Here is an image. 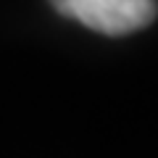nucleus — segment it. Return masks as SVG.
<instances>
[{"label": "nucleus", "instance_id": "f257e3e1", "mask_svg": "<svg viewBox=\"0 0 158 158\" xmlns=\"http://www.w3.org/2000/svg\"><path fill=\"white\" fill-rule=\"evenodd\" d=\"M58 13L100 34H129L156 19V0H53Z\"/></svg>", "mask_w": 158, "mask_h": 158}]
</instances>
